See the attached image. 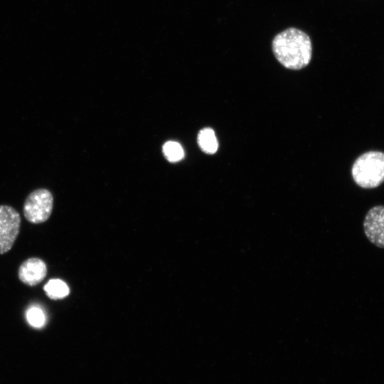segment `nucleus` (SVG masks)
I'll return each mask as SVG.
<instances>
[{
	"label": "nucleus",
	"mask_w": 384,
	"mask_h": 384,
	"mask_svg": "<svg viewBox=\"0 0 384 384\" xmlns=\"http://www.w3.org/2000/svg\"><path fill=\"white\" fill-rule=\"evenodd\" d=\"M272 47L277 60L288 69H302L311 59V39L305 32L296 28H287L276 35Z\"/></svg>",
	"instance_id": "f257e3e1"
},
{
	"label": "nucleus",
	"mask_w": 384,
	"mask_h": 384,
	"mask_svg": "<svg viewBox=\"0 0 384 384\" xmlns=\"http://www.w3.org/2000/svg\"><path fill=\"white\" fill-rule=\"evenodd\" d=\"M351 174L355 183L363 188H374L384 182V153L369 151L354 161Z\"/></svg>",
	"instance_id": "f03ea898"
},
{
	"label": "nucleus",
	"mask_w": 384,
	"mask_h": 384,
	"mask_svg": "<svg viewBox=\"0 0 384 384\" xmlns=\"http://www.w3.org/2000/svg\"><path fill=\"white\" fill-rule=\"evenodd\" d=\"M53 203V195L48 189L34 190L24 202L23 214L26 219L34 224L46 222L51 214Z\"/></svg>",
	"instance_id": "7ed1b4c3"
},
{
	"label": "nucleus",
	"mask_w": 384,
	"mask_h": 384,
	"mask_svg": "<svg viewBox=\"0 0 384 384\" xmlns=\"http://www.w3.org/2000/svg\"><path fill=\"white\" fill-rule=\"evenodd\" d=\"M21 216L13 207L0 205V255L9 251L17 238Z\"/></svg>",
	"instance_id": "20e7f679"
},
{
	"label": "nucleus",
	"mask_w": 384,
	"mask_h": 384,
	"mask_svg": "<svg viewBox=\"0 0 384 384\" xmlns=\"http://www.w3.org/2000/svg\"><path fill=\"white\" fill-rule=\"evenodd\" d=\"M363 230L368 240L380 248H384V206H375L367 212Z\"/></svg>",
	"instance_id": "39448f33"
},
{
	"label": "nucleus",
	"mask_w": 384,
	"mask_h": 384,
	"mask_svg": "<svg viewBox=\"0 0 384 384\" xmlns=\"http://www.w3.org/2000/svg\"><path fill=\"white\" fill-rule=\"evenodd\" d=\"M46 263L37 257L28 258L20 265L18 275L21 282L28 286H35L42 282L46 276Z\"/></svg>",
	"instance_id": "423d86ee"
},
{
	"label": "nucleus",
	"mask_w": 384,
	"mask_h": 384,
	"mask_svg": "<svg viewBox=\"0 0 384 384\" xmlns=\"http://www.w3.org/2000/svg\"><path fill=\"white\" fill-rule=\"evenodd\" d=\"M198 143L201 150L206 154H214L218 148V142L211 128L201 129L198 135Z\"/></svg>",
	"instance_id": "0eeeda50"
},
{
	"label": "nucleus",
	"mask_w": 384,
	"mask_h": 384,
	"mask_svg": "<svg viewBox=\"0 0 384 384\" xmlns=\"http://www.w3.org/2000/svg\"><path fill=\"white\" fill-rule=\"evenodd\" d=\"M46 295L51 299H61L67 297L70 289L67 284L59 279H51L43 287Z\"/></svg>",
	"instance_id": "6e6552de"
},
{
	"label": "nucleus",
	"mask_w": 384,
	"mask_h": 384,
	"mask_svg": "<svg viewBox=\"0 0 384 384\" xmlns=\"http://www.w3.org/2000/svg\"><path fill=\"white\" fill-rule=\"evenodd\" d=\"M26 317L28 324L37 329L45 326L46 316L41 308L37 306H32L28 308L26 311Z\"/></svg>",
	"instance_id": "1a4fd4ad"
},
{
	"label": "nucleus",
	"mask_w": 384,
	"mask_h": 384,
	"mask_svg": "<svg viewBox=\"0 0 384 384\" xmlns=\"http://www.w3.org/2000/svg\"><path fill=\"white\" fill-rule=\"evenodd\" d=\"M162 149L164 156L171 162L178 161L184 156V151L181 145L176 142L169 141L166 142Z\"/></svg>",
	"instance_id": "9d476101"
}]
</instances>
